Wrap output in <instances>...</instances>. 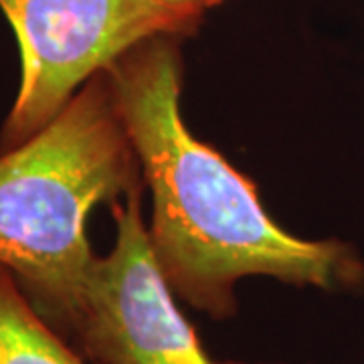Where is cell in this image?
<instances>
[{
	"mask_svg": "<svg viewBox=\"0 0 364 364\" xmlns=\"http://www.w3.org/2000/svg\"><path fill=\"white\" fill-rule=\"evenodd\" d=\"M182 41L150 37L105 69L152 193L148 235L172 294L213 320H229L237 314L235 286L249 275L363 291L356 249L284 231L261 205L257 186L188 132L181 112Z\"/></svg>",
	"mask_w": 364,
	"mask_h": 364,
	"instance_id": "obj_1",
	"label": "cell"
},
{
	"mask_svg": "<svg viewBox=\"0 0 364 364\" xmlns=\"http://www.w3.org/2000/svg\"><path fill=\"white\" fill-rule=\"evenodd\" d=\"M144 186L142 166L100 71L33 138L0 152V267L69 340L97 255L87 217Z\"/></svg>",
	"mask_w": 364,
	"mask_h": 364,
	"instance_id": "obj_2",
	"label": "cell"
},
{
	"mask_svg": "<svg viewBox=\"0 0 364 364\" xmlns=\"http://www.w3.org/2000/svg\"><path fill=\"white\" fill-rule=\"evenodd\" d=\"M13 26L21 81L0 128V152L33 138L95 73L156 37H191L205 13L162 0H0Z\"/></svg>",
	"mask_w": 364,
	"mask_h": 364,
	"instance_id": "obj_3",
	"label": "cell"
},
{
	"mask_svg": "<svg viewBox=\"0 0 364 364\" xmlns=\"http://www.w3.org/2000/svg\"><path fill=\"white\" fill-rule=\"evenodd\" d=\"M142 188L109 207L116 243L95 259L67 342L90 364H243L213 360L178 310L142 219Z\"/></svg>",
	"mask_w": 364,
	"mask_h": 364,
	"instance_id": "obj_4",
	"label": "cell"
},
{
	"mask_svg": "<svg viewBox=\"0 0 364 364\" xmlns=\"http://www.w3.org/2000/svg\"><path fill=\"white\" fill-rule=\"evenodd\" d=\"M0 364H90L31 306L0 267Z\"/></svg>",
	"mask_w": 364,
	"mask_h": 364,
	"instance_id": "obj_5",
	"label": "cell"
},
{
	"mask_svg": "<svg viewBox=\"0 0 364 364\" xmlns=\"http://www.w3.org/2000/svg\"><path fill=\"white\" fill-rule=\"evenodd\" d=\"M168 6L174 9H182V11H195V13H205L208 6V0H162Z\"/></svg>",
	"mask_w": 364,
	"mask_h": 364,
	"instance_id": "obj_6",
	"label": "cell"
},
{
	"mask_svg": "<svg viewBox=\"0 0 364 364\" xmlns=\"http://www.w3.org/2000/svg\"><path fill=\"white\" fill-rule=\"evenodd\" d=\"M223 0H208V6H217V4H221Z\"/></svg>",
	"mask_w": 364,
	"mask_h": 364,
	"instance_id": "obj_7",
	"label": "cell"
}]
</instances>
